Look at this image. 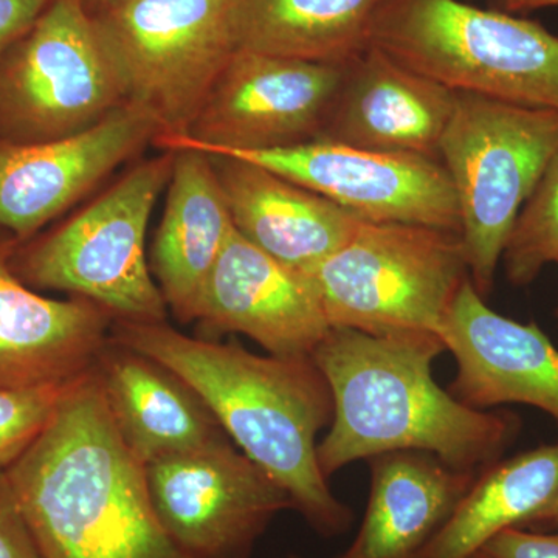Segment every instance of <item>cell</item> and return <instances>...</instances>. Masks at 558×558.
I'll use <instances>...</instances> for the list:
<instances>
[{"mask_svg": "<svg viewBox=\"0 0 558 558\" xmlns=\"http://www.w3.org/2000/svg\"><path fill=\"white\" fill-rule=\"evenodd\" d=\"M110 340L179 374L234 446L288 492L318 535L339 537L354 512L330 490L317 438L333 418L328 380L312 357L258 355L240 341L191 337L165 323L113 322Z\"/></svg>", "mask_w": 558, "mask_h": 558, "instance_id": "1", "label": "cell"}, {"mask_svg": "<svg viewBox=\"0 0 558 558\" xmlns=\"http://www.w3.org/2000/svg\"><path fill=\"white\" fill-rule=\"evenodd\" d=\"M447 351L433 332L332 328L312 359L328 380L333 418L318 442L326 478L391 451H427L451 468L481 473L505 458L523 422L506 410H476L433 377Z\"/></svg>", "mask_w": 558, "mask_h": 558, "instance_id": "2", "label": "cell"}, {"mask_svg": "<svg viewBox=\"0 0 558 558\" xmlns=\"http://www.w3.org/2000/svg\"><path fill=\"white\" fill-rule=\"evenodd\" d=\"M5 473L44 558H186L161 527L145 465L120 438L92 368Z\"/></svg>", "mask_w": 558, "mask_h": 558, "instance_id": "3", "label": "cell"}, {"mask_svg": "<svg viewBox=\"0 0 558 558\" xmlns=\"http://www.w3.org/2000/svg\"><path fill=\"white\" fill-rule=\"evenodd\" d=\"M371 46L462 94L557 110L558 36L465 0H385Z\"/></svg>", "mask_w": 558, "mask_h": 558, "instance_id": "4", "label": "cell"}, {"mask_svg": "<svg viewBox=\"0 0 558 558\" xmlns=\"http://www.w3.org/2000/svg\"><path fill=\"white\" fill-rule=\"evenodd\" d=\"M172 163L174 150L140 161L57 229L17 244L14 274L32 289L92 301L113 322H167L168 306L146 255V231Z\"/></svg>", "mask_w": 558, "mask_h": 558, "instance_id": "5", "label": "cell"}, {"mask_svg": "<svg viewBox=\"0 0 558 558\" xmlns=\"http://www.w3.org/2000/svg\"><path fill=\"white\" fill-rule=\"evenodd\" d=\"M439 150L457 194L470 281L486 300L513 223L558 153V112L458 92Z\"/></svg>", "mask_w": 558, "mask_h": 558, "instance_id": "6", "label": "cell"}, {"mask_svg": "<svg viewBox=\"0 0 558 558\" xmlns=\"http://www.w3.org/2000/svg\"><path fill=\"white\" fill-rule=\"evenodd\" d=\"M312 275L332 328L440 339L470 281L461 234L398 222H363Z\"/></svg>", "mask_w": 558, "mask_h": 558, "instance_id": "7", "label": "cell"}, {"mask_svg": "<svg viewBox=\"0 0 558 558\" xmlns=\"http://www.w3.org/2000/svg\"><path fill=\"white\" fill-rule=\"evenodd\" d=\"M94 21L124 102L159 132L154 145L185 137L236 51L230 0H116Z\"/></svg>", "mask_w": 558, "mask_h": 558, "instance_id": "8", "label": "cell"}, {"mask_svg": "<svg viewBox=\"0 0 558 558\" xmlns=\"http://www.w3.org/2000/svg\"><path fill=\"white\" fill-rule=\"evenodd\" d=\"M123 105L86 0H50L0 64V145L70 137Z\"/></svg>", "mask_w": 558, "mask_h": 558, "instance_id": "9", "label": "cell"}, {"mask_svg": "<svg viewBox=\"0 0 558 558\" xmlns=\"http://www.w3.org/2000/svg\"><path fill=\"white\" fill-rule=\"evenodd\" d=\"M347 65L236 50L197 110L185 137L161 149L209 156L290 148L323 137Z\"/></svg>", "mask_w": 558, "mask_h": 558, "instance_id": "10", "label": "cell"}, {"mask_svg": "<svg viewBox=\"0 0 558 558\" xmlns=\"http://www.w3.org/2000/svg\"><path fill=\"white\" fill-rule=\"evenodd\" d=\"M154 512L186 558H252L292 499L233 440L146 465Z\"/></svg>", "mask_w": 558, "mask_h": 558, "instance_id": "11", "label": "cell"}, {"mask_svg": "<svg viewBox=\"0 0 558 558\" xmlns=\"http://www.w3.org/2000/svg\"><path fill=\"white\" fill-rule=\"evenodd\" d=\"M227 156L277 172L363 222L413 223L461 234L457 194L442 161L351 148L323 138Z\"/></svg>", "mask_w": 558, "mask_h": 558, "instance_id": "12", "label": "cell"}, {"mask_svg": "<svg viewBox=\"0 0 558 558\" xmlns=\"http://www.w3.org/2000/svg\"><path fill=\"white\" fill-rule=\"evenodd\" d=\"M194 323L205 339L242 333L278 357H312L332 329L314 275L231 231L202 290Z\"/></svg>", "mask_w": 558, "mask_h": 558, "instance_id": "13", "label": "cell"}, {"mask_svg": "<svg viewBox=\"0 0 558 558\" xmlns=\"http://www.w3.org/2000/svg\"><path fill=\"white\" fill-rule=\"evenodd\" d=\"M157 135L148 117L123 105L70 137L0 145V231L31 241Z\"/></svg>", "mask_w": 558, "mask_h": 558, "instance_id": "14", "label": "cell"}, {"mask_svg": "<svg viewBox=\"0 0 558 558\" xmlns=\"http://www.w3.org/2000/svg\"><path fill=\"white\" fill-rule=\"evenodd\" d=\"M457 362L449 392L476 410L534 407L558 425V348L537 323H520L487 306L472 281L459 292L444 328Z\"/></svg>", "mask_w": 558, "mask_h": 558, "instance_id": "15", "label": "cell"}, {"mask_svg": "<svg viewBox=\"0 0 558 558\" xmlns=\"http://www.w3.org/2000/svg\"><path fill=\"white\" fill-rule=\"evenodd\" d=\"M458 92L369 46L344 70L323 140L440 161Z\"/></svg>", "mask_w": 558, "mask_h": 558, "instance_id": "16", "label": "cell"}, {"mask_svg": "<svg viewBox=\"0 0 558 558\" xmlns=\"http://www.w3.org/2000/svg\"><path fill=\"white\" fill-rule=\"evenodd\" d=\"M17 242L0 231V388L68 384L94 366L113 318L84 299L40 295L11 267Z\"/></svg>", "mask_w": 558, "mask_h": 558, "instance_id": "17", "label": "cell"}, {"mask_svg": "<svg viewBox=\"0 0 558 558\" xmlns=\"http://www.w3.org/2000/svg\"><path fill=\"white\" fill-rule=\"evenodd\" d=\"M92 369L120 438L145 468L230 439L194 388L148 355L109 337Z\"/></svg>", "mask_w": 558, "mask_h": 558, "instance_id": "18", "label": "cell"}, {"mask_svg": "<svg viewBox=\"0 0 558 558\" xmlns=\"http://www.w3.org/2000/svg\"><path fill=\"white\" fill-rule=\"evenodd\" d=\"M209 157L234 229L286 266L314 274L363 223L333 202L260 165Z\"/></svg>", "mask_w": 558, "mask_h": 558, "instance_id": "19", "label": "cell"}, {"mask_svg": "<svg viewBox=\"0 0 558 558\" xmlns=\"http://www.w3.org/2000/svg\"><path fill=\"white\" fill-rule=\"evenodd\" d=\"M172 150L174 163L149 266L168 311L190 325L234 226L211 157L197 149Z\"/></svg>", "mask_w": 558, "mask_h": 558, "instance_id": "20", "label": "cell"}, {"mask_svg": "<svg viewBox=\"0 0 558 558\" xmlns=\"http://www.w3.org/2000/svg\"><path fill=\"white\" fill-rule=\"evenodd\" d=\"M368 465L365 519L339 558L421 557L480 475L416 450L377 454Z\"/></svg>", "mask_w": 558, "mask_h": 558, "instance_id": "21", "label": "cell"}, {"mask_svg": "<svg viewBox=\"0 0 558 558\" xmlns=\"http://www.w3.org/2000/svg\"><path fill=\"white\" fill-rule=\"evenodd\" d=\"M385 0H230L236 50L348 65L371 46Z\"/></svg>", "mask_w": 558, "mask_h": 558, "instance_id": "22", "label": "cell"}, {"mask_svg": "<svg viewBox=\"0 0 558 558\" xmlns=\"http://www.w3.org/2000/svg\"><path fill=\"white\" fill-rule=\"evenodd\" d=\"M558 497V442L483 470L418 558H473L510 527H523Z\"/></svg>", "mask_w": 558, "mask_h": 558, "instance_id": "23", "label": "cell"}, {"mask_svg": "<svg viewBox=\"0 0 558 558\" xmlns=\"http://www.w3.org/2000/svg\"><path fill=\"white\" fill-rule=\"evenodd\" d=\"M558 259V153L510 231L502 269L513 288H527Z\"/></svg>", "mask_w": 558, "mask_h": 558, "instance_id": "24", "label": "cell"}, {"mask_svg": "<svg viewBox=\"0 0 558 558\" xmlns=\"http://www.w3.org/2000/svg\"><path fill=\"white\" fill-rule=\"evenodd\" d=\"M72 381L36 388H0V469H9L35 442L57 413Z\"/></svg>", "mask_w": 558, "mask_h": 558, "instance_id": "25", "label": "cell"}, {"mask_svg": "<svg viewBox=\"0 0 558 558\" xmlns=\"http://www.w3.org/2000/svg\"><path fill=\"white\" fill-rule=\"evenodd\" d=\"M0 558H44L5 470L0 469Z\"/></svg>", "mask_w": 558, "mask_h": 558, "instance_id": "26", "label": "cell"}, {"mask_svg": "<svg viewBox=\"0 0 558 558\" xmlns=\"http://www.w3.org/2000/svg\"><path fill=\"white\" fill-rule=\"evenodd\" d=\"M492 558H558V532L510 527L483 549Z\"/></svg>", "mask_w": 558, "mask_h": 558, "instance_id": "27", "label": "cell"}, {"mask_svg": "<svg viewBox=\"0 0 558 558\" xmlns=\"http://www.w3.org/2000/svg\"><path fill=\"white\" fill-rule=\"evenodd\" d=\"M50 0H0V64L39 20Z\"/></svg>", "mask_w": 558, "mask_h": 558, "instance_id": "28", "label": "cell"}, {"mask_svg": "<svg viewBox=\"0 0 558 558\" xmlns=\"http://www.w3.org/2000/svg\"><path fill=\"white\" fill-rule=\"evenodd\" d=\"M521 529H527V531L537 532H554L558 531V497L549 502L546 508L535 513L531 520L527 521Z\"/></svg>", "mask_w": 558, "mask_h": 558, "instance_id": "29", "label": "cell"}, {"mask_svg": "<svg viewBox=\"0 0 558 558\" xmlns=\"http://www.w3.org/2000/svg\"><path fill=\"white\" fill-rule=\"evenodd\" d=\"M554 7H558V0H495V9L512 14L554 9Z\"/></svg>", "mask_w": 558, "mask_h": 558, "instance_id": "30", "label": "cell"}, {"mask_svg": "<svg viewBox=\"0 0 558 558\" xmlns=\"http://www.w3.org/2000/svg\"><path fill=\"white\" fill-rule=\"evenodd\" d=\"M116 2V0H86L87 5L92 3V5L97 7L98 10L102 9V7L109 5V3Z\"/></svg>", "mask_w": 558, "mask_h": 558, "instance_id": "31", "label": "cell"}, {"mask_svg": "<svg viewBox=\"0 0 558 558\" xmlns=\"http://www.w3.org/2000/svg\"><path fill=\"white\" fill-rule=\"evenodd\" d=\"M473 558H492V557H490V556H487V554H486V553H480V554H476V556H475V557H473Z\"/></svg>", "mask_w": 558, "mask_h": 558, "instance_id": "32", "label": "cell"}, {"mask_svg": "<svg viewBox=\"0 0 558 558\" xmlns=\"http://www.w3.org/2000/svg\"><path fill=\"white\" fill-rule=\"evenodd\" d=\"M556 264H558V259H557V263H556ZM556 317H557V319H558V303H557V307H556Z\"/></svg>", "mask_w": 558, "mask_h": 558, "instance_id": "33", "label": "cell"}, {"mask_svg": "<svg viewBox=\"0 0 558 558\" xmlns=\"http://www.w3.org/2000/svg\"><path fill=\"white\" fill-rule=\"evenodd\" d=\"M282 558H301L299 556H289V557H282Z\"/></svg>", "mask_w": 558, "mask_h": 558, "instance_id": "34", "label": "cell"}]
</instances>
